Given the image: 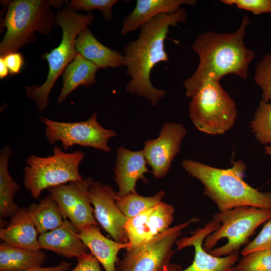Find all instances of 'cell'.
Segmentation results:
<instances>
[{"label": "cell", "instance_id": "cell-24", "mask_svg": "<svg viewBox=\"0 0 271 271\" xmlns=\"http://www.w3.org/2000/svg\"><path fill=\"white\" fill-rule=\"evenodd\" d=\"M12 154V150L8 146L3 147L0 152V216L2 218L12 217L20 209L14 198L20 187L9 172Z\"/></svg>", "mask_w": 271, "mask_h": 271}, {"label": "cell", "instance_id": "cell-12", "mask_svg": "<svg viewBox=\"0 0 271 271\" xmlns=\"http://www.w3.org/2000/svg\"><path fill=\"white\" fill-rule=\"evenodd\" d=\"M186 134L182 124L167 122L162 126L157 138L145 142L143 151L156 179L164 178L168 173Z\"/></svg>", "mask_w": 271, "mask_h": 271}, {"label": "cell", "instance_id": "cell-35", "mask_svg": "<svg viewBox=\"0 0 271 271\" xmlns=\"http://www.w3.org/2000/svg\"><path fill=\"white\" fill-rule=\"evenodd\" d=\"M71 266V264L65 261H61L59 264L49 267L42 266L33 267L22 271H67Z\"/></svg>", "mask_w": 271, "mask_h": 271}, {"label": "cell", "instance_id": "cell-20", "mask_svg": "<svg viewBox=\"0 0 271 271\" xmlns=\"http://www.w3.org/2000/svg\"><path fill=\"white\" fill-rule=\"evenodd\" d=\"M38 233L28 213V208H20L9 225L0 230V238L11 245L31 250L41 249Z\"/></svg>", "mask_w": 271, "mask_h": 271}, {"label": "cell", "instance_id": "cell-25", "mask_svg": "<svg viewBox=\"0 0 271 271\" xmlns=\"http://www.w3.org/2000/svg\"><path fill=\"white\" fill-rule=\"evenodd\" d=\"M28 211L39 235L55 229L64 220L60 207L50 195L38 204H30Z\"/></svg>", "mask_w": 271, "mask_h": 271}, {"label": "cell", "instance_id": "cell-9", "mask_svg": "<svg viewBox=\"0 0 271 271\" xmlns=\"http://www.w3.org/2000/svg\"><path fill=\"white\" fill-rule=\"evenodd\" d=\"M197 218L170 227L151 239L126 249L121 258L118 259L115 271H181L182 267L171 263L176 250L174 244L182 233V230Z\"/></svg>", "mask_w": 271, "mask_h": 271}, {"label": "cell", "instance_id": "cell-29", "mask_svg": "<svg viewBox=\"0 0 271 271\" xmlns=\"http://www.w3.org/2000/svg\"><path fill=\"white\" fill-rule=\"evenodd\" d=\"M254 81L262 90L261 100L271 102V54L265 55L257 63Z\"/></svg>", "mask_w": 271, "mask_h": 271}, {"label": "cell", "instance_id": "cell-11", "mask_svg": "<svg viewBox=\"0 0 271 271\" xmlns=\"http://www.w3.org/2000/svg\"><path fill=\"white\" fill-rule=\"evenodd\" d=\"M93 182L88 177L47 189L60 207L64 219H68L78 232L87 226L98 224L89 193Z\"/></svg>", "mask_w": 271, "mask_h": 271}, {"label": "cell", "instance_id": "cell-18", "mask_svg": "<svg viewBox=\"0 0 271 271\" xmlns=\"http://www.w3.org/2000/svg\"><path fill=\"white\" fill-rule=\"evenodd\" d=\"M195 0H137L132 11L123 20L121 34L124 36L163 13H174L183 5L194 6Z\"/></svg>", "mask_w": 271, "mask_h": 271}, {"label": "cell", "instance_id": "cell-19", "mask_svg": "<svg viewBox=\"0 0 271 271\" xmlns=\"http://www.w3.org/2000/svg\"><path fill=\"white\" fill-rule=\"evenodd\" d=\"M78 235L105 271H115L118 252L131 247L129 242H119L106 237L96 225L83 228L78 232Z\"/></svg>", "mask_w": 271, "mask_h": 271}, {"label": "cell", "instance_id": "cell-31", "mask_svg": "<svg viewBox=\"0 0 271 271\" xmlns=\"http://www.w3.org/2000/svg\"><path fill=\"white\" fill-rule=\"evenodd\" d=\"M271 249V219L265 224L257 236L241 251L244 256L252 252Z\"/></svg>", "mask_w": 271, "mask_h": 271}, {"label": "cell", "instance_id": "cell-4", "mask_svg": "<svg viewBox=\"0 0 271 271\" xmlns=\"http://www.w3.org/2000/svg\"><path fill=\"white\" fill-rule=\"evenodd\" d=\"M62 1L15 0L7 3V12L2 26L6 32L0 43L4 56L34 42L36 32L48 35L56 24V13L51 7L59 8Z\"/></svg>", "mask_w": 271, "mask_h": 271}, {"label": "cell", "instance_id": "cell-7", "mask_svg": "<svg viewBox=\"0 0 271 271\" xmlns=\"http://www.w3.org/2000/svg\"><path fill=\"white\" fill-rule=\"evenodd\" d=\"M190 98L189 116L199 131L211 135L223 134L234 124L237 114L236 103L219 81H205Z\"/></svg>", "mask_w": 271, "mask_h": 271}, {"label": "cell", "instance_id": "cell-3", "mask_svg": "<svg viewBox=\"0 0 271 271\" xmlns=\"http://www.w3.org/2000/svg\"><path fill=\"white\" fill-rule=\"evenodd\" d=\"M182 166L203 184L204 195L216 204L219 212L240 206L271 209V192L259 191L244 180L246 165L242 161L233 162L229 168L220 169L186 159Z\"/></svg>", "mask_w": 271, "mask_h": 271}, {"label": "cell", "instance_id": "cell-13", "mask_svg": "<svg viewBox=\"0 0 271 271\" xmlns=\"http://www.w3.org/2000/svg\"><path fill=\"white\" fill-rule=\"evenodd\" d=\"M94 217L102 228L116 241L128 242L125 225L128 220L115 203L116 192L112 187L93 182L89 191Z\"/></svg>", "mask_w": 271, "mask_h": 271}, {"label": "cell", "instance_id": "cell-37", "mask_svg": "<svg viewBox=\"0 0 271 271\" xmlns=\"http://www.w3.org/2000/svg\"><path fill=\"white\" fill-rule=\"evenodd\" d=\"M265 153L271 156V145H268L265 148Z\"/></svg>", "mask_w": 271, "mask_h": 271}, {"label": "cell", "instance_id": "cell-21", "mask_svg": "<svg viewBox=\"0 0 271 271\" xmlns=\"http://www.w3.org/2000/svg\"><path fill=\"white\" fill-rule=\"evenodd\" d=\"M75 47L78 53L100 68H115L123 66V55L101 43L88 27L77 37Z\"/></svg>", "mask_w": 271, "mask_h": 271}, {"label": "cell", "instance_id": "cell-1", "mask_svg": "<svg viewBox=\"0 0 271 271\" xmlns=\"http://www.w3.org/2000/svg\"><path fill=\"white\" fill-rule=\"evenodd\" d=\"M187 16V11L182 7L174 13L160 14L141 26L138 37L123 48V66L130 79L126 90L146 98L153 106L165 97L166 91L153 85L151 72L157 64L168 61L165 42L170 28L185 23Z\"/></svg>", "mask_w": 271, "mask_h": 271}, {"label": "cell", "instance_id": "cell-14", "mask_svg": "<svg viewBox=\"0 0 271 271\" xmlns=\"http://www.w3.org/2000/svg\"><path fill=\"white\" fill-rule=\"evenodd\" d=\"M215 220H210L202 228H198L190 236L178 239L176 250L193 246L194 257L192 264L181 271H233L239 258L238 251L225 256H215L205 250L203 244L206 237L219 227Z\"/></svg>", "mask_w": 271, "mask_h": 271}, {"label": "cell", "instance_id": "cell-33", "mask_svg": "<svg viewBox=\"0 0 271 271\" xmlns=\"http://www.w3.org/2000/svg\"><path fill=\"white\" fill-rule=\"evenodd\" d=\"M77 259V264L70 271H101L100 262L91 252Z\"/></svg>", "mask_w": 271, "mask_h": 271}, {"label": "cell", "instance_id": "cell-34", "mask_svg": "<svg viewBox=\"0 0 271 271\" xmlns=\"http://www.w3.org/2000/svg\"><path fill=\"white\" fill-rule=\"evenodd\" d=\"M9 69V72L12 75L20 73L24 64L23 55L18 52L9 53L3 56Z\"/></svg>", "mask_w": 271, "mask_h": 271}, {"label": "cell", "instance_id": "cell-8", "mask_svg": "<svg viewBox=\"0 0 271 271\" xmlns=\"http://www.w3.org/2000/svg\"><path fill=\"white\" fill-rule=\"evenodd\" d=\"M84 156L81 151L66 153L56 146L51 156L30 155L24 169L25 188L38 199L45 189L83 179L79 168Z\"/></svg>", "mask_w": 271, "mask_h": 271}, {"label": "cell", "instance_id": "cell-30", "mask_svg": "<svg viewBox=\"0 0 271 271\" xmlns=\"http://www.w3.org/2000/svg\"><path fill=\"white\" fill-rule=\"evenodd\" d=\"M118 2V0H72L69 2V4L76 12L99 10L104 20L110 21L113 18L112 7Z\"/></svg>", "mask_w": 271, "mask_h": 271}, {"label": "cell", "instance_id": "cell-16", "mask_svg": "<svg viewBox=\"0 0 271 271\" xmlns=\"http://www.w3.org/2000/svg\"><path fill=\"white\" fill-rule=\"evenodd\" d=\"M143 150L131 151L120 147L117 149V155L113 170L114 180L118 186L116 194L122 196L129 193H138L136 184L141 180L144 183L148 180L145 174L150 171Z\"/></svg>", "mask_w": 271, "mask_h": 271}, {"label": "cell", "instance_id": "cell-6", "mask_svg": "<svg viewBox=\"0 0 271 271\" xmlns=\"http://www.w3.org/2000/svg\"><path fill=\"white\" fill-rule=\"evenodd\" d=\"M220 226L206 237L203 246L212 255L221 257L238 251L261 224L271 219V209L240 206L213 216Z\"/></svg>", "mask_w": 271, "mask_h": 271}, {"label": "cell", "instance_id": "cell-26", "mask_svg": "<svg viewBox=\"0 0 271 271\" xmlns=\"http://www.w3.org/2000/svg\"><path fill=\"white\" fill-rule=\"evenodd\" d=\"M165 194L164 191L160 190L149 197L138 193H129L122 196L116 195L115 203L121 213L129 219L156 205L162 201Z\"/></svg>", "mask_w": 271, "mask_h": 271}, {"label": "cell", "instance_id": "cell-10", "mask_svg": "<svg viewBox=\"0 0 271 271\" xmlns=\"http://www.w3.org/2000/svg\"><path fill=\"white\" fill-rule=\"evenodd\" d=\"M45 125L46 139L50 144L60 141L65 151L74 145L92 147L105 152H111L108 140L116 136V132L102 127L98 122L95 112L87 120L75 122H64L41 116Z\"/></svg>", "mask_w": 271, "mask_h": 271}, {"label": "cell", "instance_id": "cell-36", "mask_svg": "<svg viewBox=\"0 0 271 271\" xmlns=\"http://www.w3.org/2000/svg\"><path fill=\"white\" fill-rule=\"evenodd\" d=\"M9 72V69L5 63L3 56L0 58V78L3 79L8 76Z\"/></svg>", "mask_w": 271, "mask_h": 271}, {"label": "cell", "instance_id": "cell-5", "mask_svg": "<svg viewBox=\"0 0 271 271\" xmlns=\"http://www.w3.org/2000/svg\"><path fill=\"white\" fill-rule=\"evenodd\" d=\"M94 18L91 13L84 15L75 11L69 3L56 13V24L61 27L62 36L57 47L42 55L49 65L46 80L40 86L26 87L27 96L33 100L39 111L43 112L48 107L49 96L56 81L78 54L75 47L76 39Z\"/></svg>", "mask_w": 271, "mask_h": 271}, {"label": "cell", "instance_id": "cell-22", "mask_svg": "<svg viewBox=\"0 0 271 271\" xmlns=\"http://www.w3.org/2000/svg\"><path fill=\"white\" fill-rule=\"evenodd\" d=\"M100 68L78 53L64 70L63 86L57 98L60 105L75 89L80 86L89 87L96 82V73Z\"/></svg>", "mask_w": 271, "mask_h": 271}, {"label": "cell", "instance_id": "cell-27", "mask_svg": "<svg viewBox=\"0 0 271 271\" xmlns=\"http://www.w3.org/2000/svg\"><path fill=\"white\" fill-rule=\"evenodd\" d=\"M249 126L260 144L271 145V102H259Z\"/></svg>", "mask_w": 271, "mask_h": 271}, {"label": "cell", "instance_id": "cell-17", "mask_svg": "<svg viewBox=\"0 0 271 271\" xmlns=\"http://www.w3.org/2000/svg\"><path fill=\"white\" fill-rule=\"evenodd\" d=\"M38 240L41 249L52 251L66 258L77 259L89 253L78 232L68 219H65L55 229L40 234Z\"/></svg>", "mask_w": 271, "mask_h": 271}, {"label": "cell", "instance_id": "cell-28", "mask_svg": "<svg viewBox=\"0 0 271 271\" xmlns=\"http://www.w3.org/2000/svg\"><path fill=\"white\" fill-rule=\"evenodd\" d=\"M233 271H271V249L255 251L243 256Z\"/></svg>", "mask_w": 271, "mask_h": 271}, {"label": "cell", "instance_id": "cell-2", "mask_svg": "<svg viewBox=\"0 0 271 271\" xmlns=\"http://www.w3.org/2000/svg\"><path fill=\"white\" fill-rule=\"evenodd\" d=\"M249 23V18L244 16L233 33L209 31L197 37L192 49L199 56V64L192 76L184 81L188 97L209 80L220 81L228 74L247 78L248 66L254 57L253 51L247 48L244 42Z\"/></svg>", "mask_w": 271, "mask_h": 271}, {"label": "cell", "instance_id": "cell-23", "mask_svg": "<svg viewBox=\"0 0 271 271\" xmlns=\"http://www.w3.org/2000/svg\"><path fill=\"white\" fill-rule=\"evenodd\" d=\"M46 259L41 249L31 250L3 242L0 245V270L22 271L42 266Z\"/></svg>", "mask_w": 271, "mask_h": 271}, {"label": "cell", "instance_id": "cell-15", "mask_svg": "<svg viewBox=\"0 0 271 271\" xmlns=\"http://www.w3.org/2000/svg\"><path fill=\"white\" fill-rule=\"evenodd\" d=\"M174 212L172 205L161 201L128 219L125 229L130 247L136 246L171 227Z\"/></svg>", "mask_w": 271, "mask_h": 271}, {"label": "cell", "instance_id": "cell-32", "mask_svg": "<svg viewBox=\"0 0 271 271\" xmlns=\"http://www.w3.org/2000/svg\"><path fill=\"white\" fill-rule=\"evenodd\" d=\"M228 5H235L238 9L245 10L255 15L271 13V0H222Z\"/></svg>", "mask_w": 271, "mask_h": 271}]
</instances>
